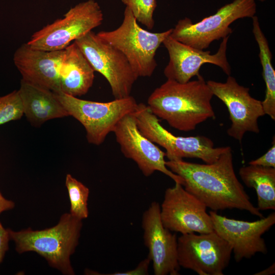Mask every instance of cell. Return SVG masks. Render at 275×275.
Returning <instances> with one entry per match:
<instances>
[{"mask_svg": "<svg viewBox=\"0 0 275 275\" xmlns=\"http://www.w3.org/2000/svg\"><path fill=\"white\" fill-rule=\"evenodd\" d=\"M252 32L259 49V57L262 67V75L265 84V95L262 104L265 114L275 120V71L272 65V53L268 41L263 33L256 16H253Z\"/></svg>", "mask_w": 275, "mask_h": 275, "instance_id": "44dd1931", "label": "cell"}, {"mask_svg": "<svg viewBox=\"0 0 275 275\" xmlns=\"http://www.w3.org/2000/svg\"><path fill=\"white\" fill-rule=\"evenodd\" d=\"M158 203L152 202L143 213V238L148 248V257L152 262L155 275H178L180 266L177 258V238L165 228L160 219Z\"/></svg>", "mask_w": 275, "mask_h": 275, "instance_id": "2e32d148", "label": "cell"}, {"mask_svg": "<svg viewBox=\"0 0 275 275\" xmlns=\"http://www.w3.org/2000/svg\"><path fill=\"white\" fill-rule=\"evenodd\" d=\"M239 174L244 184L254 188L259 210L275 209V168L249 164L240 168Z\"/></svg>", "mask_w": 275, "mask_h": 275, "instance_id": "ffe728a7", "label": "cell"}, {"mask_svg": "<svg viewBox=\"0 0 275 275\" xmlns=\"http://www.w3.org/2000/svg\"><path fill=\"white\" fill-rule=\"evenodd\" d=\"M249 164L275 168L274 137L273 138L272 146L268 150V151L262 156L250 161Z\"/></svg>", "mask_w": 275, "mask_h": 275, "instance_id": "d4e9b609", "label": "cell"}, {"mask_svg": "<svg viewBox=\"0 0 275 275\" xmlns=\"http://www.w3.org/2000/svg\"><path fill=\"white\" fill-rule=\"evenodd\" d=\"M113 132L124 156L133 160L145 176L149 177L155 171H159L175 183L183 185V179L166 166V152L141 132L133 113L122 118Z\"/></svg>", "mask_w": 275, "mask_h": 275, "instance_id": "4fadbf2b", "label": "cell"}, {"mask_svg": "<svg viewBox=\"0 0 275 275\" xmlns=\"http://www.w3.org/2000/svg\"><path fill=\"white\" fill-rule=\"evenodd\" d=\"M10 240L9 233L0 222V263L2 262L6 252L8 250Z\"/></svg>", "mask_w": 275, "mask_h": 275, "instance_id": "4316f807", "label": "cell"}, {"mask_svg": "<svg viewBox=\"0 0 275 275\" xmlns=\"http://www.w3.org/2000/svg\"><path fill=\"white\" fill-rule=\"evenodd\" d=\"M256 12L255 0H234L199 22L193 23L187 17L180 19L170 36L185 45L204 50L213 41L229 36L233 32L230 25L234 21L252 18Z\"/></svg>", "mask_w": 275, "mask_h": 275, "instance_id": "52a82bcc", "label": "cell"}, {"mask_svg": "<svg viewBox=\"0 0 275 275\" xmlns=\"http://www.w3.org/2000/svg\"><path fill=\"white\" fill-rule=\"evenodd\" d=\"M172 29L152 33L142 28L127 7L121 24L116 29L102 31L96 34L120 50L126 58L133 70L139 77H150L157 65L155 54Z\"/></svg>", "mask_w": 275, "mask_h": 275, "instance_id": "277c9868", "label": "cell"}, {"mask_svg": "<svg viewBox=\"0 0 275 275\" xmlns=\"http://www.w3.org/2000/svg\"><path fill=\"white\" fill-rule=\"evenodd\" d=\"M74 42L94 71L107 80L115 99L130 95L138 76L120 50L92 31Z\"/></svg>", "mask_w": 275, "mask_h": 275, "instance_id": "9c48e42d", "label": "cell"}, {"mask_svg": "<svg viewBox=\"0 0 275 275\" xmlns=\"http://www.w3.org/2000/svg\"><path fill=\"white\" fill-rule=\"evenodd\" d=\"M258 1H259L260 2H265L266 0H258Z\"/></svg>", "mask_w": 275, "mask_h": 275, "instance_id": "f546056e", "label": "cell"}, {"mask_svg": "<svg viewBox=\"0 0 275 275\" xmlns=\"http://www.w3.org/2000/svg\"><path fill=\"white\" fill-rule=\"evenodd\" d=\"M132 13L138 22L149 30L155 24L153 14L157 6L156 0H121Z\"/></svg>", "mask_w": 275, "mask_h": 275, "instance_id": "cb8c5ba5", "label": "cell"}, {"mask_svg": "<svg viewBox=\"0 0 275 275\" xmlns=\"http://www.w3.org/2000/svg\"><path fill=\"white\" fill-rule=\"evenodd\" d=\"M232 248L214 231L182 234L177 238V258L180 267L199 275H223Z\"/></svg>", "mask_w": 275, "mask_h": 275, "instance_id": "30bf717a", "label": "cell"}, {"mask_svg": "<svg viewBox=\"0 0 275 275\" xmlns=\"http://www.w3.org/2000/svg\"><path fill=\"white\" fill-rule=\"evenodd\" d=\"M54 93L69 116L85 127L88 143L97 146L103 143L122 118L134 113L138 104L131 95L100 102L79 99L61 92Z\"/></svg>", "mask_w": 275, "mask_h": 275, "instance_id": "8992f818", "label": "cell"}, {"mask_svg": "<svg viewBox=\"0 0 275 275\" xmlns=\"http://www.w3.org/2000/svg\"><path fill=\"white\" fill-rule=\"evenodd\" d=\"M213 96L200 74L197 79L185 83L167 79L150 94L147 105L172 127L189 131L208 119L215 118L211 103Z\"/></svg>", "mask_w": 275, "mask_h": 275, "instance_id": "7a4b0ae2", "label": "cell"}, {"mask_svg": "<svg viewBox=\"0 0 275 275\" xmlns=\"http://www.w3.org/2000/svg\"><path fill=\"white\" fill-rule=\"evenodd\" d=\"M103 20V13L97 2H82L71 7L63 18L36 32L26 43L40 50H62L101 25Z\"/></svg>", "mask_w": 275, "mask_h": 275, "instance_id": "ba28073f", "label": "cell"}, {"mask_svg": "<svg viewBox=\"0 0 275 275\" xmlns=\"http://www.w3.org/2000/svg\"><path fill=\"white\" fill-rule=\"evenodd\" d=\"M15 204L13 201L4 198L0 193V214L4 211L13 208Z\"/></svg>", "mask_w": 275, "mask_h": 275, "instance_id": "83f0119b", "label": "cell"}, {"mask_svg": "<svg viewBox=\"0 0 275 275\" xmlns=\"http://www.w3.org/2000/svg\"><path fill=\"white\" fill-rule=\"evenodd\" d=\"M65 184L70 202V214L80 220L87 218L89 189L69 174L66 175Z\"/></svg>", "mask_w": 275, "mask_h": 275, "instance_id": "7402d4cb", "label": "cell"}, {"mask_svg": "<svg viewBox=\"0 0 275 275\" xmlns=\"http://www.w3.org/2000/svg\"><path fill=\"white\" fill-rule=\"evenodd\" d=\"M141 132L153 143L166 150L170 160L183 158H198L205 163H212L230 148L229 146L214 147L213 141L205 136H176L164 128L149 106L138 103L133 113Z\"/></svg>", "mask_w": 275, "mask_h": 275, "instance_id": "5b68a950", "label": "cell"}, {"mask_svg": "<svg viewBox=\"0 0 275 275\" xmlns=\"http://www.w3.org/2000/svg\"><path fill=\"white\" fill-rule=\"evenodd\" d=\"M81 221L66 213L56 226L50 228L33 231L29 228L18 232L7 230L10 240L14 241L18 253L35 252L62 273L73 275L70 257L78 243Z\"/></svg>", "mask_w": 275, "mask_h": 275, "instance_id": "3957f363", "label": "cell"}, {"mask_svg": "<svg viewBox=\"0 0 275 275\" xmlns=\"http://www.w3.org/2000/svg\"><path fill=\"white\" fill-rule=\"evenodd\" d=\"M65 50L61 92L74 97L85 95L93 85L95 71L74 42Z\"/></svg>", "mask_w": 275, "mask_h": 275, "instance_id": "d6986e66", "label": "cell"}, {"mask_svg": "<svg viewBox=\"0 0 275 275\" xmlns=\"http://www.w3.org/2000/svg\"><path fill=\"white\" fill-rule=\"evenodd\" d=\"M229 37L223 39L216 53L211 54L209 50L204 51L185 45L170 35L162 42L169 56V63L163 71L164 76L167 79L185 83L194 76H198L201 66L206 63L218 66L230 75L231 66L226 56Z\"/></svg>", "mask_w": 275, "mask_h": 275, "instance_id": "9a60e30c", "label": "cell"}, {"mask_svg": "<svg viewBox=\"0 0 275 275\" xmlns=\"http://www.w3.org/2000/svg\"><path fill=\"white\" fill-rule=\"evenodd\" d=\"M18 91L23 105L24 115L34 125L69 116L53 92L23 79Z\"/></svg>", "mask_w": 275, "mask_h": 275, "instance_id": "ac0fdd59", "label": "cell"}, {"mask_svg": "<svg viewBox=\"0 0 275 275\" xmlns=\"http://www.w3.org/2000/svg\"><path fill=\"white\" fill-rule=\"evenodd\" d=\"M160 216L163 226L182 234L214 231L206 206L181 184L175 183L164 193Z\"/></svg>", "mask_w": 275, "mask_h": 275, "instance_id": "8fae6325", "label": "cell"}, {"mask_svg": "<svg viewBox=\"0 0 275 275\" xmlns=\"http://www.w3.org/2000/svg\"><path fill=\"white\" fill-rule=\"evenodd\" d=\"M166 166L184 180V189L213 211L245 210L263 217L250 201L234 172L230 148L212 163L199 164L183 159L166 161Z\"/></svg>", "mask_w": 275, "mask_h": 275, "instance_id": "6da1fadb", "label": "cell"}, {"mask_svg": "<svg viewBox=\"0 0 275 275\" xmlns=\"http://www.w3.org/2000/svg\"><path fill=\"white\" fill-rule=\"evenodd\" d=\"M206 83L213 96L227 107L231 121L228 135L241 142L246 132L259 133L258 120L265 114L262 101L251 96L249 88L239 85L230 75L225 82L210 80Z\"/></svg>", "mask_w": 275, "mask_h": 275, "instance_id": "7c38bea8", "label": "cell"}, {"mask_svg": "<svg viewBox=\"0 0 275 275\" xmlns=\"http://www.w3.org/2000/svg\"><path fill=\"white\" fill-rule=\"evenodd\" d=\"M275 273V264L273 263L268 268L255 273V275H270Z\"/></svg>", "mask_w": 275, "mask_h": 275, "instance_id": "f1b7e54d", "label": "cell"}, {"mask_svg": "<svg viewBox=\"0 0 275 275\" xmlns=\"http://www.w3.org/2000/svg\"><path fill=\"white\" fill-rule=\"evenodd\" d=\"M209 214L214 231L231 245L236 262L249 259L258 253L266 254L262 236L274 224V212L254 222L229 218L213 210Z\"/></svg>", "mask_w": 275, "mask_h": 275, "instance_id": "5bb4252c", "label": "cell"}, {"mask_svg": "<svg viewBox=\"0 0 275 275\" xmlns=\"http://www.w3.org/2000/svg\"><path fill=\"white\" fill-rule=\"evenodd\" d=\"M65 53V49L43 50L25 43L16 50L13 61L22 79L57 93L64 76Z\"/></svg>", "mask_w": 275, "mask_h": 275, "instance_id": "e0dca14e", "label": "cell"}, {"mask_svg": "<svg viewBox=\"0 0 275 275\" xmlns=\"http://www.w3.org/2000/svg\"><path fill=\"white\" fill-rule=\"evenodd\" d=\"M151 262L150 259L147 257L141 261L134 269L125 272H116L108 273V275H147L148 274V269Z\"/></svg>", "mask_w": 275, "mask_h": 275, "instance_id": "484cf974", "label": "cell"}, {"mask_svg": "<svg viewBox=\"0 0 275 275\" xmlns=\"http://www.w3.org/2000/svg\"><path fill=\"white\" fill-rule=\"evenodd\" d=\"M23 115V105L18 90L0 96V125L20 119Z\"/></svg>", "mask_w": 275, "mask_h": 275, "instance_id": "603a6c76", "label": "cell"}]
</instances>
